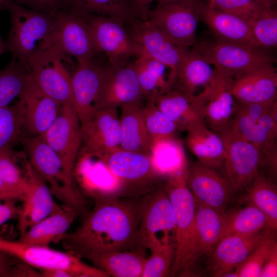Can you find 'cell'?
I'll list each match as a JSON object with an SVG mask.
<instances>
[{"label":"cell","mask_w":277,"mask_h":277,"mask_svg":"<svg viewBox=\"0 0 277 277\" xmlns=\"http://www.w3.org/2000/svg\"><path fill=\"white\" fill-rule=\"evenodd\" d=\"M23 130V116L17 103L0 107V152L10 149L20 139Z\"/></svg>","instance_id":"60d3db41"},{"label":"cell","mask_w":277,"mask_h":277,"mask_svg":"<svg viewBox=\"0 0 277 277\" xmlns=\"http://www.w3.org/2000/svg\"><path fill=\"white\" fill-rule=\"evenodd\" d=\"M19 140L29 163L47 184L53 196L81 213L86 204L84 197L74 180L67 174L56 152L39 136H21Z\"/></svg>","instance_id":"277c9868"},{"label":"cell","mask_w":277,"mask_h":277,"mask_svg":"<svg viewBox=\"0 0 277 277\" xmlns=\"http://www.w3.org/2000/svg\"><path fill=\"white\" fill-rule=\"evenodd\" d=\"M150 157L157 170L166 179L169 175L188 167V162L183 143L176 136L153 140Z\"/></svg>","instance_id":"e575fe53"},{"label":"cell","mask_w":277,"mask_h":277,"mask_svg":"<svg viewBox=\"0 0 277 277\" xmlns=\"http://www.w3.org/2000/svg\"><path fill=\"white\" fill-rule=\"evenodd\" d=\"M154 0H129L132 14L137 20L147 19L150 7Z\"/></svg>","instance_id":"681fc988"},{"label":"cell","mask_w":277,"mask_h":277,"mask_svg":"<svg viewBox=\"0 0 277 277\" xmlns=\"http://www.w3.org/2000/svg\"><path fill=\"white\" fill-rule=\"evenodd\" d=\"M0 10H7L10 16L5 52H10L13 57L28 65L35 55L49 48L50 37L56 23L55 13L27 9L13 0H0Z\"/></svg>","instance_id":"3957f363"},{"label":"cell","mask_w":277,"mask_h":277,"mask_svg":"<svg viewBox=\"0 0 277 277\" xmlns=\"http://www.w3.org/2000/svg\"><path fill=\"white\" fill-rule=\"evenodd\" d=\"M80 214L71 207L59 205L49 215L21 235L18 241L30 245L49 247L53 243L61 241Z\"/></svg>","instance_id":"4316f807"},{"label":"cell","mask_w":277,"mask_h":277,"mask_svg":"<svg viewBox=\"0 0 277 277\" xmlns=\"http://www.w3.org/2000/svg\"><path fill=\"white\" fill-rule=\"evenodd\" d=\"M204 3L177 0L157 3L147 19L176 44L190 48L197 44L196 30Z\"/></svg>","instance_id":"52a82bcc"},{"label":"cell","mask_w":277,"mask_h":277,"mask_svg":"<svg viewBox=\"0 0 277 277\" xmlns=\"http://www.w3.org/2000/svg\"><path fill=\"white\" fill-rule=\"evenodd\" d=\"M177 0H154V1H156L157 3H168L170 2H173Z\"/></svg>","instance_id":"9f6ffc18"},{"label":"cell","mask_w":277,"mask_h":277,"mask_svg":"<svg viewBox=\"0 0 277 277\" xmlns=\"http://www.w3.org/2000/svg\"><path fill=\"white\" fill-rule=\"evenodd\" d=\"M143 98L133 63L126 62L107 67L95 110L141 102Z\"/></svg>","instance_id":"7402d4cb"},{"label":"cell","mask_w":277,"mask_h":277,"mask_svg":"<svg viewBox=\"0 0 277 277\" xmlns=\"http://www.w3.org/2000/svg\"><path fill=\"white\" fill-rule=\"evenodd\" d=\"M55 15L56 23L49 48L71 57L76 63L96 58L100 54L85 21L64 9L55 12Z\"/></svg>","instance_id":"4fadbf2b"},{"label":"cell","mask_w":277,"mask_h":277,"mask_svg":"<svg viewBox=\"0 0 277 277\" xmlns=\"http://www.w3.org/2000/svg\"><path fill=\"white\" fill-rule=\"evenodd\" d=\"M107 69L96 58L76 63L72 76V92L73 106L81 123L96 112Z\"/></svg>","instance_id":"ffe728a7"},{"label":"cell","mask_w":277,"mask_h":277,"mask_svg":"<svg viewBox=\"0 0 277 277\" xmlns=\"http://www.w3.org/2000/svg\"><path fill=\"white\" fill-rule=\"evenodd\" d=\"M174 234L173 208L161 185L145 196L138 232V246L150 250L166 242L174 243Z\"/></svg>","instance_id":"8fae6325"},{"label":"cell","mask_w":277,"mask_h":277,"mask_svg":"<svg viewBox=\"0 0 277 277\" xmlns=\"http://www.w3.org/2000/svg\"><path fill=\"white\" fill-rule=\"evenodd\" d=\"M78 154L99 159L120 148V123L117 108L100 109L81 123Z\"/></svg>","instance_id":"e0dca14e"},{"label":"cell","mask_w":277,"mask_h":277,"mask_svg":"<svg viewBox=\"0 0 277 277\" xmlns=\"http://www.w3.org/2000/svg\"><path fill=\"white\" fill-rule=\"evenodd\" d=\"M275 236V231L264 229L251 233L233 234L223 238L207 258L206 271L216 277H223L234 271L256 247Z\"/></svg>","instance_id":"9a60e30c"},{"label":"cell","mask_w":277,"mask_h":277,"mask_svg":"<svg viewBox=\"0 0 277 277\" xmlns=\"http://www.w3.org/2000/svg\"><path fill=\"white\" fill-rule=\"evenodd\" d=\"M15 3L30 9L47 13H54L63 9L64 0H13Z\"/></svg>","instance_id":"7dc6e473"},{"label":"cell","mask_w":277,"mask_h":277,"mask_svg":"<svg viewBox=\"0 0 277 277\" xmlns=\"http://www.w3.org/2000/svg\"><path fill=\"white\" fill-rule=\"evenodd\" d=\"M200 19L207 25L216 41L258 47L248 21L239 16L204 3Z\"/></svg>","instance_id":"d4e9b609"},{"label":"cell","mask_w":277,"mask_h":277,"mask_svg":"<svg viewBox=\"0 0 277 277\" xmlns=\"http://www.w3.org/2000/svg\"><path fill=\"white\" fill-rule=\"evenodd\" d=\"M156 105L175 125L178 131H186L200 117L196 95L173 88L158 97Z\"/></svg>","instance_id":"d6a6232c"},{"label":"cell","mask_w":277,"mask_h":277,"mask_svg":"<svg viewBox=\"0 0 277 277\" xmlns=\"http://www.w3.org/2000/svg\"><path fill=\"white\" fill-rule=\"evenodd\" d=\"M142 110L151 142L162 137L176 136V127L159 109L154 101H147L145 104H142Z\"/></svg>","instance_id":"b9f144b4"},{"label":"cell","mask_w":277,"mask_h":277,"mask_svg":"<svg viewBox=\"0 0 277 277\" xmlns=\"http://www.w3.org/2000/svg\"><path fill=\"white\" fill-rule=\"evenodd\" d=\"M25 189L0 179V200H22Z\"/></svg>","instance_id":"c3c4849f"},{"label":"cell","mask_w":277,"mask_h":277,"mask_svg":"<svg viewBox=\"0 0 277 277\" xmlns=\"http://www.w3.org/2000/svg\"><path fill=\"white\" fill-rule=\"evenodd\" d=\"M129 24L132 39L145 53L169 69L175 83L179 69L190 48L176 44L148 19H135Z\"/></svg>","instance_id":"d6986e66"},{"label":"cell","mask_w":277,"mask_h":277,"mask_svg":"<svg viewBox=\"0 0 277 277\" xmlns=\"http://www.w3.org/2000/svg\"><path fill=\"white\" fill-rule=\"evenodd\" d=\"M277 276V243L267 259L261 272L260 277Z\"/></svg>","instance_id":"f907efd6"},{"label":"cell","mask_w":277,"mask_h":277,"mask_svg":"<svg viewBox=\"0 0 277 277\" xmlns=\"http://www.w3.org/2000/svg\"><path fill=\"white\" fill-rule=\"evenodd\" d=\"M185 144L199 163L217 169L223 167L225 147L220 135L210 129L202 119L187 129Z\"/></svg>","instance_id":"484cf974"},{"label":"cell","mask_w":277,"mask_h":277,"mask_svg":"<svg viewBox=\"0 0 277 277\" xmlns=\"http://www.w3.org/2000/svg\"><path fill=\"white\" fill-rule=\"evenodd\" d=\"M242 204L252 205L266 215L270 229L277 228V187L272 179L260 172L237 199Z\"/></svg>","instance_id":"836d02e7"},{"label":"cell","mask_w":277,"mask_h":277,"mask_svg":"<svg viewBox=\"0 0 277 277\" xmlns=\"http://www.w3.org/2000/svg\"><path fill=\"white\" fill-rule=\"evenodd\" d=\"M146 250L138 247L125 251L90 254L84 258L109 276L141 277L147 258Z\"/></svg>","instance_id":"f1b7e54d"},{"label":"cell","mask_w":277,"mask_h":277,"mask_svg":"<svg viewBox=\"0 0 277 277\" xmlns=\"http://www.w3.org/2000/svg\"><path fill=\"white\" fill-rule=\"evenodd\" d=\"M210 5L215 9L249 21L266 7L257 0H211Z\"/></svg>","instance_id":"ee69618b"},{"label":"cell","mask_w":277,"mask_h":277,"mask_svg":"<svg viewBox=\"0 0 277 277\" xmlns=\"http://www.w3.org/2000/svg\"><path fill=\"white\" fill-rule=\"evenodd\" d=\"M40 272L43 277H74L72 273L63 269H46Z\"/></svg>","instance_id":"f5cc1de1"},{"label":"cell","mask_w":277,"mask_h":277,"mask_svg":"<svg viewBox=\"0 0 277 277\" xmlns=\"http://www.w3.org/2000/svg\"><path fill=\"white\" fill-rule=\"evenodd\" d=\"M264 229H270L266 215L255 206L247 204L241 208L228 211L220 241L230 235L251 233Z\"/></svg>","instance_id":"8d00e7d4"},{"label":"cell","mask_w":277,"mask_h":277,"mask_svg":"<svg viewBox=\"0 0 277 277\" xmlns=\"http://www.w3.org/2000/svg\"><path fill=\"white\" fill-rule=\"evenodd\" d=\"M60 158L68 176L73 179L76 159L81 146V122L72 105L61 106L49 128L40 136Z\"/></svg>","instance_id":"ac0fdd59"},{"label":"cell","mask_w":277,"mask_h":277,"mask_svg":"<svg viewBox=\"0 0 277 277\" xmlns=\"http://www.w3.org/2000/svg\"><path fill=\"white\" fill-rule=\"evenodd\" d=\"M236 101L243 103H269L277 101V72L273 65L235 76L231 84Z\"/></svg>","instance_id":"cb8c5ba5"},{"label":"cell","mask_w":277,"mask_h":277,"mask_svg":"<svg viewBox=\"0 0 277 277\" xmlns=\"http://www.w3.org/2000/svg\"><path fill=\"white\" fill-rule=\"evenodd\" d=\"M266 7L272 8L276 3V0H257Z\"/></svg>","instance_id":"db71d44e"},{"label":"cell","mask_w":277,"mask_h":277,"mask_svg":"<svg viewBox=\"0 0 277 277\" xmlns=\"http://www.w3.org/2000/svg\"><path fill=\"white\" fill-rule=\"evenodd\" d=\"M174 249V243L172 241L162 243L152 248L141 277L170 276Z\"/></svg>","instance_id":"ab89813d"},{"label":"cell","mask_w":277,"mask_h":277,"mask_svg":"<svg viewBox=\"0 0 277 277\" xmlns=\"http://www.w3.org/2000/svg\"><path fill=\"white\" fill-rule=\"evenodd\" d=\"M100 159L116 179L121 197L145 196L166 180L157 170L149 155L120 148Z\"/></svg>","instance_id":"5b68a950"},{"label":"cell","mask_w":277,"mask_h":277,"mask_svg":"<svg viewBox=\"0 0 277 277\" xmlns=\"http://www.w3.org/2000/svg\"><path fill=\"white\" fill-rule=\"evenodd\" d=\"M0 251L7 253L40 271L63 269L72 273L74 277H109L104 271L89 265L80 257L37 245L25 244L0 238Z\"/></svg>","instance_id":"8992f818"},{"label":"cell","mask_w":277,"mask_h":277,"mask_svg":"<svg viewBox=\"0 0 277 277\" xmlns=\"http://www.w3.org/2000/svg\"><path fill=\"white\" fill-rule=\"evenodd\" d=\"M196 204L194 217V252L196 262L208 257L219 242L227 217L228 211L220 212Z\"/></svg>","instance_id":"83f0119b"},{"label":"cell","mask_w":277,"mask_h":277,"mask_svg":"<svg viewBox=\"0 0 277 277\" xmlns=\"http://www.w3.org/2000/svg\"><path fill=\"white\" fill-rule=\"evenodd\" d=\"M0 179L24 189L27 188L26 175L17 165L11 149L0 152Z\"/></svg>","instance_id":"f6af8a7d"},{"label":"cell","mask_w":277,"mask_h":277,"mask_svg":"<svg viewBox=\"0 0 277 277\" xmlns=\"http://www.w3.org/2000/svg\"><path fill=\"white\" fill-rule=\"evenodd\" d=\"M5 52V42L2 39L0 36V56Z\"/></svg>","instance_id":"11a10c76"},{"label":"cell","mask_w":277,"mask_h":277,"mask_svg":"<svg viewBox=\"0 0 277 277\" xmlns=\"http://www.w3.org/2000/svg\"><path fill=\"white\" fill-rule=\"evenodd\" d=\"M141 102L121 106L120 148L150 155L151 142L145 124Z\"/></svg>","instance_id":"4dcf8cb0"},{"label":"cell","mask_w":277,"mask_h":277,"mask_svg":"<svg viewBox=\"0 0 277 277\" xmlns=\"http://www.w3.org/2000/svg\"><path fill=\"white\" fill-rule=\"evenodd\" d=\"M27 187L17 214L20 235L47 216L59 206L53 200L49 186L28 160L25 161Z\"/></svg>","instance_id":"44dd1931"},{"label":"cell","mask_w":277,"mask_h":277,"mask_svg":"<svg viewBox=\"0 0 277 277\" xmlns=\"http://www.w3.org/2000/svg\"><path fill=\"white\" fill-rule=\"evenodd\" d=\"M215 69L214 78L207 88L196 95V103L202 120L218 133L228 127L235 109V99L231 90L233 77Z\"/></svg>","instance_id":"2e32d148"},{"label":"cell","mask_w":277,"mask_h":277,"mask_svg":"<svg viewBox=\"0 0 277 277\" xmlns=\"http://www.w3.org/2000/svg\"><path fill=\"white\" fill-rule=\"evenodd\" d=\"M33 273V269L31 266L15 257L0 251L1 277L31 276Z\"/></svg>","instance_id":"bcb514c9"},{"label":"cell","mask_w":277,"mask_h":277,"mask_svg":"<svg viewBox=\"0 0 277 277\" xmlns=\"http://www.w3.org/2000/svg\"><path fill=\"white\" fill-rule=\"evenodd\" d=\"M63 9L78 16L103 15L128 23L135 20L129 0H64Z\"/></svg>","instance_id":"d590c367"},{"label":"cell","mask_w":277,"mask_h":277,"mask_svg":"<svg viewBox=\"0 0 277 277\" xmlns=\"http://www.w3.org/2000/svg\"><path fill=\"white\" fill-rule=\"evenodd\" d=\"M18 98L23 130L30 135L41 136L56 118L61 106L44 93L32 77Z\"/></svg>","instance_id":"603a6c76"},{"label":"cell","mask_w":277,"mask_h":277,"mask_svg":"<svg viewBox=\"0 0 277 277\" xmlns=\"http://www.w3.org/2000/svg\"><path fill=\"white\" fill-rule=\"evenodd\" d=\"M15 200H7L0 204V226L17 216L18 208L15 204Z\"/></svg>","instance_id":"816d5d0a"},{"label":"cell","mask_w":277,"mask_h":277,"mask_svg":"<svg viewBox=\"0 0 277 277\" xmlns=\"http://www.w3.org/2000/svg\"><path fill=\"white\" fill-rule=\"evenodd\" d=\"M255 45L267 50L277 46V12L267 8L248 22Z\"/></svg>","instance_id":"f35d334b"},{"label":"cell","mask_w":277,"mask_h":277,"mask_svg":"<svg viewBox=\"0 0 277 277\" xmlns=\"http://www.w3.org/2000/svg\"><path fill=\"white\" fill-rule=\"evenodd\" d=\"M73 59L53 48L35 55L29 62L31 77L46 95L61 106L73 105L72 76Z\"/></svg>","instance_id":"ba28073f"},{"label":"cell","mask_w":277,"mask_h":277,"mask_svg":"<svg viewBox=\"0 0 277 277\" xmlns=\"http://www.w3.org/2000/svg\"><path fill=\"white\" fill-rule=\"evenodd\" d=\"M218 134L225 147L226 177L236 193L243 192L260 172L262 153L255 145L227 129Z\"/></svg>","instance_id":"7c38bea8"},{"label":"cell","mask_w":277,"mask_h":277,"mask_svg":"<svg viewBox=\"0 0 277 277\" xmlns=\"http://www.w3.org/2000/svg\"><path fill=\"white\" fill-rule=\"evenodd\" d=\"M276 243L275 236L256 247L243 263L235 268L237 277H260L262 268Z\"/></svg>","instance_id":"7bdbcfd3"},{"label":"cell","mask_w":277,"mask_h":277,"mask_svg":"<svg viewBox=\"0 0 277 277\" xmlns=\"http://www.w3.org/2000/svg\"><path fill=\"white\" fill-rule=\"evenodd\" d=\"M186 181L196 204L225 213L236 192L226 176L198 162L188 163Z\"/></svg>","instance_id":"5bb4252c"},{"label":"cell","mask_w":277,"mask_h":277,"mask_svg":"<svg viewBox=\"0 0 277 277\" xmlns=\"http://www.w3.org/2000/svg\"><path fill=\"white\" fill-rule=\"evenodd\" d=\"M194 47L215 68L233 78L253 69L273 65L276 61L266 50L256 47L216 41H201Z\"/></svg>","instance_id":"9c48e42d"},{"label":"cell","mask_w":277,"mask_h":277,"mask_svg":"<svg viewBox=\"0 0 277 277\" xmlns=\"http://www.w3.org/2000/svg\"><path fill=\"white\" fill-rule=\"evenodd\" d=\"M145 200V195L134 198L98 194L83 223L74 231L67 233L61 242L68 252L80 258L138 247Z\"/></svg>","instance_id":"6da1fadb"},{"label":"cell","mask_w":277,"mask_h":277,"mask_svg":"<svg viewBox=\"0 0 277 277\" xmlns=\"http://www.w3.org/2000/svg\"><path fill=\"white\" fill-rule=\"evenodd\" d=\"M212 65L193 47L179 69L173 88L197 95L200 90L203 91L215 77L216 70Z\"/></svg>","instance_id":"1f68e13d"},{"label":"cell","mask_w":277,"mask_h":277,"mask_svg":"<svg viewBox=\"0 0 277 277\" xmlns=\"http://www.w3.org/2000/svg\"><path fill=\"white\" fill-rule=\"evenodd\" d=\"M132 63L144 98L147 101L154 102L173 88L175 83L169 69L143 50Z\"/></svg>","instance_id":"f546056e"},{"label":"cell","mask_w":277,"mask_h":277,"mask_svg":"<svg viewBox=\"0 0 277 277\" xmlns=\"http://www.w3.org/2000/svg\"><path fill=\"white\" fill-rule=\"evenodd\" d=\"M187 168L169 175L163 186L175 215L174 256L170 276L197 274L194 252V217L196 204L186 181Z\"/></svg>","instance_id":"7a4b0ae2"},{"label":"cell","mask_w":277,"mask_h":277,"mask_svg":"<svg viewBox=\"0 0 277 277\" xmlns=\"http://www.w3.org/2000/svg\"><path fill=\"white\" fill-rule=\"evenodd\" d=\"M2 201H3L0 200V204H1V203L2 202Z\"/></svg>","instance_id":"6f0895ef"},{"label":"cell","mask_w":277,"mask_h":277,"mask_svg":"<svg viewBox=\"0 0 277 277\" xmlns=\"http://www.w3.org/2000/svg\"><path fill=\"white\" fill-rule=\"evenodd\" d=\"M31 78L29 66L12 57L8 66L0 71V107L9 106L18 97Z\"/></svg>","instance_id":"74e56055"},{"label":"cell","mask_w":277,"mask_h":277,"mask_svg":"<svg viewBox=\"0 0 277 277\" xmlns=\"http://www.w3.org/2000/svg\"><path fill=\"white\" fill-rule=\"evenodd\" d=\"M80 16L87 23L97 52L107 56L110 66L123 64L142 52L141 47L132 39L124 21L99 15Z\"/></svg>","instance_id":"30bf717a"}]
</instances>
